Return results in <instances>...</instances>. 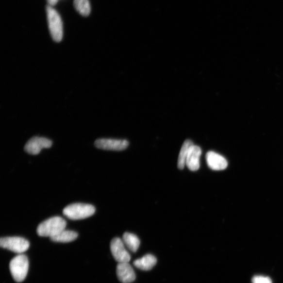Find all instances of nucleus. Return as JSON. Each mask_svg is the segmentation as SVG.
<instances>
[{"label": "nucleus", "instance_id": "7", "mask_svg": "<svg viewBox=\"0 0 283 283\" xmlns=\"http://www.w3.org/2000/svg\"><path fill=\"white\" fill-rule=\"evenodd\" d=\"M52 142L47 138L35 136L32 137L24 147L25 152L32 155H37L43 149H48L51 147Z\"/></svg>", "mask_w": 283, "mask_h": 283}, {"label": "nucleus", "instance_id": "4", "mask_svg": "<svg viewBox=\"0 0 283 283\" xmlns=\"http://www.w3.org/2000/svg\"><path fill=\"white\" fill-rule=\"evenodd\" d=\"M47 11L51 36L55 42H60L63 36V26L61 17L51 6H48Z\"/></svg>", "mask_w": 283, "mask_h": 283}, {"label": "nucleus", "instance_id": "10", "mask_svg": "<svg viewBox=\"0 0 283 283\" xmlns=\"http://www.w3.org/2000/svg\"><path fill=\"white\" fill-rule=\"evenodd\" d=\"M206 159L208 166L213 170H224L228 166V162L225 158L213 151L207 152Z\"/></svg>", "mask_w": 283, "mask_h": 283}, {"label": "nucleus", "instance_id": "1", "mask_svg": "<svg viewBox=\"0 0 283 283\" xmlns=\"http://www.w3.org/2000/svg\"><path fill=\"white\" fill-rule=\"evenodd\" d=\"M67 223L61 216H54L42 222L37 228V233L43 237L54 236L63 231Z\"/></svg>", "mask_w": 283, "mask_h": 283}, {"label": "nucleus", "instance_id": "9", "mask_svg": "<svg viewBox=\"0 0 283 283\" xmlns=\"http://www.w3.org/2000/svg\"><path fill=\"white\" fill-rule=\"evenodd\" d=\"M117 275L118 280L122 283H131L136 279L133 269L129 263H118Z\"/></svg>", "mask_w": 283, "mask_h": 283}, {"label": "nucleus", "instance_id": "16", "mask_svg": "<svg viewBox=\"0 0 283 283\" xmlns=\"http://www.w3.org/2000/svg\"><path fill=\"white\" fill-rule=\"evenodd\" d=\"M74 4L76 10L83 17L90 15L91 7L89 0H74Z\"/></svg>", "mask_w": 283, "mask_h": 283}, {"label": "nucleus", "instance_id": "12", "mask_svg": "<svg viewBox=\"0 0 283 283\" xmlns=\"http://www.w3.org/2000/svg\"><path fill=\"white\" fill-rule=\"evenodd\" d=\"M157 259L152 254H147L133 262L134 266L143 271H150L156 265Z\"/></svg>", "mask_w": 283, "mask_h": 283}, {"label": "nucleus", "instance_id": "5", "mask_svg": "<svg viewBox=\"0 0 283 283\" xmlns=\"http://www.w3.org/2000/svg\"><path fill=\"white\" fill-rule=\"evenodd\" d=\"M0 246L16 253L21 254L30 247L29 242L19 236H7L0 239Z\"/></svg>", "mask_w": 283, "mask_h": 283}, {"label": "nucleus", "instance_id": "11", "mask_svg": "<svg viewBox=\"0 0 283 283\" xmlns=\"http://www.w3.org/2000/svg\"><path fill=\"white\" fill-rule=\"evenodd\" d=\"M201 148L195 145L190 147L186 161V166L191 171H196L200 168Z\"/></svg>", "mask_w": 283, "mask_h": 283}, {"label": "nucleus", "instance_id": "17", "mask_svg": "<svg viewBox=\"0 0 283 283\" xmlns=\"http://www.w3.org/2000/svg\"><path fill=\"white\" fill-rule=\"evenodd\" d=\"M252 283H273L272 280L268 277L262 275L254 276L252 280Z\"/></svg>", "mask_w": 283, "mask_h": 283}, {"label": "nucleus", "instance_id": "2", "mask_svg": "<svg viewBox=\"0 0 283 283\" xmlns=\"http://www.w3.org/2000/svg\"><path fill=\"white\" fill-rule=\"evenodd\" d=\"M96 211L94 206L89 204L75 203L66 207L63 214L69 219L81 220L93 216Z\"/></svg>", "mask_w": 283, "mask_h": 283}, {"label": "nucleus", "instance_id": "14", "mask_svg": "<svg viewBox=\"0 0 283 283\" xmlns=\"http://www.w3.org/2000/svg\"><path fill=\"white\" fill-rule=\"evenodd\" d=\"M194 145L192 140H186L183 144L178 159L177 166L180 169H183L186 166V161L189 150Z\"/></svg>", "mask_w": 283, "mask_h": 283}, {"label": "nucleus", "instance_id": "13", "mask_svg": "<svg viewBox=\"0 0 283 283\" xmlns=\"http://www.w3.org/2000/svg\"><path fill=\"white\" fill-rule=\"evenodd\" d=\"M125 246L131 251L136 252L140 245V240L134 234L126 233L123 235L122 239Z\"/></svg>", "mask_w": 283, "mask_h": 283}, {"label": "nucleus", "instance_id": "3", "mask_svg": "<svg viewBox=\"0 0 283 283\" xmlns=\"http://www.w3.org/2000/svg\"><path fill=\"white\" fill-rule=\"evenodd\" d=\"M29 262L27 256L19 254L13 258L10 263V269L13 279L17 282H22L27 276Z\"/></svg>", "mask_w": 283, "mask_h": 283}, {"label": "nucleus", "instance_id": "18", "mask_svg": "<svg viewBox=\"0 0 283 283\" xmlns=\"http://www.w3.org/2000/svg\"><path fill=\"white\" fill-rule=\"evenodd\" d=\"M58 1V0H48V2L51 6L55 5L57 3Z\"/></svg>", "mask_w": 283, "mask_h": 283}, {"label": "nucleus", "instance_id": "8", "mask_svg": "<svg viewBox=\"0 0 283 283\" xmlns=\"http://www.w3.org/2000/svg\"><path fill=\"white\" fill-rule=\"evenodd\" d=\"M129 142L126 140L113 139H100L95 142L96 148L104 150H123L129 146Z\"/></svg>", "mask_w": 283, "mask_h": 283}, {"label": "nucleus", "instance_id": "6", "mask_svg": "<svg viewBox=\"0 0 283 283\" xmlns=\"http://www.w3.org/2000/svg\"><path fill=\"white\" fill-rule=\"evenodd\" d=\"M110 250L112 255L115 260L120 263H129L131 256L128 252L123 240L120 238H114L110 243Z\"/></svg>", "mask_w": 283, "mask_h": 283}, {"label": "nucleus", "instance_id": "15", "mask_svg": "<svg viewBox=\"0 0 283 283\" xmlns=\"http://www.w3.org/2000/svg\"><path fill=\"white\" fill-rule=\"evenodd\" d=\"M77 237V233L65 229L56 235L51 237L50 239L55 242L68 243L75 240Z\"/></svg>", "mask_w": 283, "mask_h": 283}]
</instances>
